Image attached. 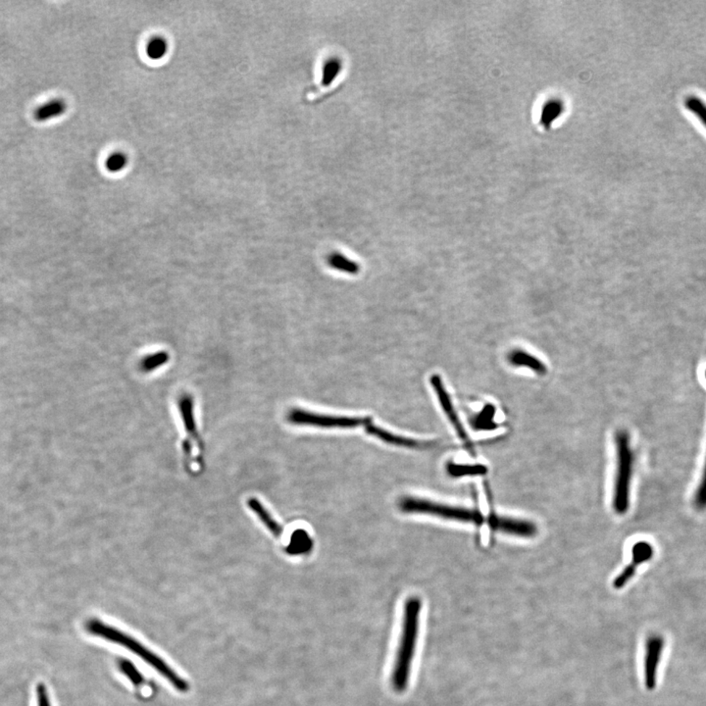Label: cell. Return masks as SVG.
Segmentation results:
<instances>
[{
	"label": "cell",
	"instance_id": "cell-21",
	"mask_svg": "<svg viewBox=\"0 0 706 706\" xmlns=\"http://www.w3.org/2000/svg\"><path fill=\"white\" fill-rule=\"evenodd\" d=\"M687 109L690 110L705 125L706 128V104L697 96H689L686 99Z\"/></svg>",
	"mask_w": 706,
	"mask_h": 706
},
{
	"label": "cell",
	"instance_id": "cell-16",
	"mask_svg": "<svg viewBox=\"0 0 706 706\" xmlns=\"http://www.w3.org/2000/svg\"><path fill=\"white\" fill-rule=\"evenodd\" d=\"M495 408L493 405L485 406L481 412L475 415L471 420L472 427L475 430H479V431H490V430H493L495 428V423L493 422V417H495Z\"/></svg>",
	"mask_w": 706,
	"mask_h": 706
},
{
	"label": "cell",
	"instance_id": "cell-6",
	"mask_svg": "<svg viewBox=\"0 0 706 706\" xmlns=\"http://www.w3.org/2000/svg\"><path fill=\"white\" fill-rule=\"evenodd\" d=\"M431 384L433 388H434L435 395H437L438 398L440 405H442L443 410L445 412L446 417L450 420V424L453 425L454 430H455L456 434H458L459 439H460L462 443L465 445V448L468 450V453L471 454L472 456H475L476 451H475V448L473 443L470 440L468 434H467L465 428H464L463 424L459 418L458 412H456L455 408H454L453 400H451L450 395L446 392L445 385H443L442 378L439 375H434L431 377Z\"/></svg>",
	"mask_w": 706,
	"mask_h": 706
},
{
	"label": "cell",
	"instance_id": "cell-14",
	"mask_svg": "<svg viewBox=\"0 0 706 706\" xmlns=\"http://www.w3.org/2000/svg\"><path fill=\"white\" fill-rule=\"evenodd\" d=\"M312 547H313V542L307 532L303 531V530H296L291 535L287 551L288 555H303V553H307L311 550Z\"/></svg>",
	"mask_w": 706,
	"mask_h": 706
},
{
	"label": "cell",
	"instance_id": "cell-3",
	"mask_svg": "<svg viewBox=\"0 0 706 706\" xmlns=\"http://www.w3.org/2000/svg\"><path fill=\"white\" fill-rule=\"evenodd\" d=\"M615 445L617 465L614 483L613 508L619 515H624L630 508V492L634 469V453L629 433L625 430L618 431Z\"/></svg>",
	"mask_w": 706,
	"mask_h": 706
},
{
	"label": "cell",
	"instance_id": "cell-25",
	"mask_svg": "<svg viewBox=\"0 0 706 706\" xmlns=\"http://www.w3.org/2000/svg\"><path fill=\"white\" fill-rule=\"evenodd\" d=\"M36 702L38 706H51L49 692L44 684H39L36 686Z\"/></svg>",
	"mask_w": 706,
	"mask_h": 706
},
{
	"label": "cell",
	"instance_id": "cell-26",
	"mask_svg": "<svg viewBox=\"0 0 706 706\" xmlns=\"http://www.w3.org/2000/svg\"><path fill=\"white\" fill-rule=\"evenodd\" d=\"M705 379H706V372H705Z\"/></svg>",
	"mask_w": 706,
	"mask_h": 706
},
{
	"label": "cell",
	"instance_id": "cell-24",
	"mask_svg": "<svg viewBox=\"0 0 706 706\" xmlns=\"http://www.w3.org/2000/svg\"><path fill=\"white\" fill-rule=\"evenodd\" d=\"M128 158L125 154L121 153V152H116V153H113L106 160L107 170L111 173H117L122 171L127 167Z\"/></svg>",
	"mask_w": 706,
	"mask_h": 706
},
{
	"label": "cell",
	"instance_id": "cell-18",
	"mask_svg": "<svg viewBox=\"0 0 706 706\" xmlns=\"http://www.w3.org/2000/svg\"><path fill=\"white\" fill-rule=\"evenodd\" d=\"M328 262H329L331 267L341 272L348 273V274H357L359 272L358 264L350 261L348 257L343 256L342 254H332Z\"/></svg>",
	"mask_w": 706,
	"mask_h": 706
},
{
	"label": "cell",
	"instance_id": "cell-12",
	"mask_svg": "<svg viewBox=\"0 0 706 706\" xmlns=\"http://www.w3.org/2000/svg\"><path fill=\"white\" fill-rule=\"evenodd\" d=\"M508 360L514 366H526L538 374H545L547 367L539 359L522 351H514L509 354Z\"/></svg>",
	"mask_w": 706,
	"mask_h": 706
},
{
	"label": "cell",
	"instance_id": "cell-11",
	"mask_svg": "<svg viewBox=\"0 0 706 706\" xmlns=\"http://www.w3.org/2000/svg\"><path fill=\"white\" fill-rule=\"evenodd\" d=\"M248 503L249 508L253 509V513L258 516L265 527L272 533L274 537L279 538L283 533L282 526L273 518L271 514L268 513L266 508L261 505V501L256 500V498H251Z\"/></svg>",
	"mask_w": 706,
	"mask_h": 706
},
{
	"label": "cell",
	"instance_id": "cell-7",
	"mask_svg": "<svg viewBox=\"0 0 706 706\" xmlns=\"http://www.w3.org/2000/svg\"><path fill=\"white\" fill-rule=\"evenodd\" d=\"M488 524L493 531L515 537L533 538L538 534L537 526L531 521L500 516L495 513L488 517Z\"/></svg>",
	"mask_w": 706,
	"mask_h": 706
},
{
	"label": "cell",
	"instance_id": "cell-20",
	"mask_svg": "<svg viewBox=\"0 0 706 706\" xmlns=\"http://www.w3.org/2000/svg\"><path fill=\"white\" fill-rule=\"evenodd\" d=\"M119 668L121 672H122V673L124 674V675L127 677V678L130 680V681L132 682V684L135 685V686H141V685L143 683V676L141 675L140 671L136 669V666L133 665L131 661L122 658V660L119 661Z\"/></svg>",
	"mask_w": 706,
	"mask_h": 706
},
{
	"label": "cell",
	"instance_id": "cell-8",
	"mask_svg": "<svg viewBox=\"0 0 706 706\" xmlns=\"http://www.w3.org/2000/svg\"><path fill=\"white\" fill-rule=\"evenodd\" d=\"M653 555H655V548H653L652 543L647 542V540H640V542L635 543L632 548L631 563L625 567L623 571L614 580L613 587L620 590L626 586L636 574L637 569L639 568L640 564L652 560Z\"/></svg>",
	"mask_w": 706,
	"mask_h": 706
},
{
	"label": "cell",
	"instance_id": "cell-17",
	"mask_svg": "<svg viewBox=\"0 0 706 706\" xmlns=\"http://www.w3.org/2000/svg\"><path fill=\"white\" fill-rule=\"evenodd\" d=\"M169 359L170 356L167 351H156V353L148 354L141 359L138 367H140L141 371L143 373L153 372L167 364Z\"/></svg>",
	"mask_w": 706,
	"mask_h": 706
},
{
	"label": "cell",
	"instance_id": "cell-9",
	"mask_svg": "<svg viewBox=\"0 0 706 706\" xmlns=\"http://www.w3.org/2000/svg\"><path fill=\"white\" fill-rule=\"evenodd\" d=\"M664 640L658 635L648 637L647 642V655H645V679L647 689L653 690L656 686V675H657L658 664L660 663L662 655Z\"/></svg>",
	"mask_w": 706,
	"mask_h": 706
},
{
	"label": "cell",
	"instance_id": "cell-2",
	"mask_svg": "<svg viewBox=\"0 0 706 706\" xmlns=\"http://www.w3.org/2000/svg\"><path fill=\"white\" fill-rule=\"evenodd\" d=\"M86 629L94 636L102 637V639L128 648V650L135 653L156 671H158L178 692H186L190 689L188 682L183 680L182 677L178 676L165 661L162 660L161 657L154 655L151 650H148L143 644L125 632H121L120 630L115 629L114 627L109 626L104 622L97 620V619H91L86 623Z\"/></svg>",
	"mask_w": 706,
	"mask_h": 706
},
{
	"label": "cell",
	"instance_id": "cell-10",
	"mask_svg": "<svg viewBox=\"0 0 706 706\" xmlns=\"http://www.w3.org/2000/svg\"><path fill=\"white\" fill-rule=\"evenodd\" d=\"M364 427L365 431L367 432V434L374 435V437L383 440V442L388 443V445L404 446V448H423V446H425L424 443L418 442V440L413 439H409V438L401 437V435L392 434V433L387 431V430L375 426V425L373 424L371 418H366V422H365Z\"/></svg>",
	"mask_w": 706,
	"mask_h": 706
},
{
	"label": "cell",
	"instance_id": "cell-19",
	"mask_svg": "<svg viewBox=\"0 0 706 706\" xmlns=\"http://www.w3.org/2000/svg\"><path fill=\"white\" fill-rule=\"evenodd\" d=\"M168 52V43L166 39L161 36L151 39L146 46V54L152 60H160L166 56Z\"/></svg>",
	"mask_w": 706,
	"mask_h": 706
},
{
	"label": "cell",
	"instance_id": "cell-13",
	"mask_svg": "<svg viewBox=\"0 0 706 706\" xmlns=\"http://www.w3.org/2000/svg\"><path fill=\"white\" fill-rule=\"evenodd\" d=\"M446 472L453 478H461L466 476H483L488 473V468L482 464H458L450 462L446 464Z\"/></svg>",
	"mask_w": 706,
	"mask_h": 706
},
{
	"label": "cell",
	"instance_id": "cell-23",
	"mask_svg": "<svg viewBox=\"0 0 706 706\" xmlns=\"http://www.w3.org/2000/svg\"><path fill=\"white\" fill-rule=\"evenodd\" d=\"M561 111H563V106L558 101H550L545 107H543V111L542 116V124L545 127H550L551 123L553 122L559 116Z\"/></svg>",
	"mask_w": 706,
	"mask_h": 706
},
{
	"label": "cell",
	"instance_id": "cell-5",
	"mask_svg": "<svg viewBox=\"0 0 706 706\" xmlns=\"http://www.w3.org/2000/svg\"><path fill=\"white\" fill-rule=\"evenodd\" d=\"M288 422L295 425H303V426H312L319 428H341V429H351L364 425L366 418H359V417H343L324 415V414L313 413L303 410V409H293L288 414Z\"/></svg>",
	"mask_w": 706,
	"mask_h": 706
},
{
	"label": "cell",
	"instance_id": "cell-22",
	"mask_svg": "<svg viewBox=\"0 0 706 706\" xmlns=\"http://www.w3.org/2000/svg\"><path fill=\"white\" fill-rule=\"evenodd\" d=\"M694 505L699 511H705L706 509V458L699 487L695 493Z\"/></svg>",
	"mask_w": 706,
	"mask_h": 706
},
{
	"label": "cell",
	"instance_id": "cell-15",
	"mask_svg": "<svg viewBox=\"0 0 706 706\" xmlns=\"http://www.w3.org/2000/svg\"><path fill=\"white\" fill-rule=\"evenodd\" d=\"M67 105L61 99H54L46 102L43 106L39 107L35 112V118L39 122L59 117L66 111Z\"/></svg>",
	"mask_w": 706,
	"mask_h": 706
},
{
	"label": "cell",
	"instance_id": "cell-1",
	"mask_svg": "<svg viewBox=\"0 0 706 706\" xmlns=\"http://www.w3.org/2000/svg\"><path fill=\"white\" fill-rule=\"evenodd\" d=\"M421 610L422 602L419 597H409L404 603L400 640L390 678V687L396 694L405 692L410 682L418 645Z\"/></svg>",
	"mask_w": 706,
	"mask_h": 706
},
{
	"label": "cell",
	"instance_id": "cell-4",
	"mask_svg": "<svg viewBox=\"0 0 706 706\" xmlns=\"http://www.w3.org/2000/svg\"><path fill=\"white\" fill-rule=\"evenodd\" d=\"M400 508L403 513L427 514L453 520L482 525L485 518L479 511L458 506H451L438 503L425 498L406 497L401 498Z\"/></svg>",
	"mask_w": 706,
	"mask_h": 706
}]
</instances>
